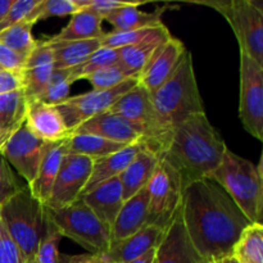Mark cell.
Listing matches in <instances>:
<instances>
[{"label": "cell", "mask_w": 263, "mask_h": 263, "mask_svg": "<svg viewBox=\"0 0 263 263\" xmlns=\"http://www.w3.org/2000/svg\"><path fill=\"white\" fill-rule=\"evenodd\" d=\"M0 228H2V222H0Z\"/></svg>", "instance_id": "cell-50"}, {"label": "cell", "mask_w": 263, "mask_h": 263, "mask_svg": "<svg viewBox=\"0 0 263 263\" xmlns=\"http://www.w3.org/2000/svg\"><path fill=\"white\" fill-rule=\"evenodd\" d=\"M143 148V143L139 141V143L125 146V148L116 152V153L92 161L91 175H90V179L89 181H87L82 194L86 193L87 190L95 187L97 185L107 181V180L120 176V175L125 171L126 167L130 164V162L133 161L134 157H135ZM81 195H80V197H81Z\"/></svg>", "instance_id": "cell-23"}, {"label": "cell", "mask_w": 263, "mask_h": 263, "mask_svg": "<svg viewBox=\"0 0 263 263\" xmlns=\"http://www.w3.org/2000/svg\"><path fill=\"white\" fill-rule=\"evenodd\" d=\"M25 263H36V261H35V259H32V261H27V262H25Z\"/></svg>", "instance_id": "cell-49"}, {"label": "cell", "mask_w": 263, "mask_h": 263, "mask_svg": "<svg viewBox=\"0 0 263 263\" xmlns=\"http://www.w3.org/2000/svg\"><path fill=\"white\" fill-rule=\"evenodd\" d=\"M72 263H100L99 258L95 254H80V256H72Z\"/></svg>", "instance_id": "cell-45"}, {"label": "cell", "mask_w": 263, "mask_h": 263, "mask_svg": "<svg viewBox=\"0 0 263 263\" xmlns=\"http://www.w3.org/2000/svg\"><path fill=\"white\" fill-rule=\"evenodd\" d=\"M163 231L156 226H144L128 238L112 241L104 253L98 258L102 263H130L156 248Z\"/></svg>", "instance_id": "cell-18"}, {"label": "cell", "mask_w": 263, "mask_h": 263, "mask_svg": "<svg viewBox=\"0 0 263 263\" xmlns=\"http://www.w3.org/2000/svg\"><path fill=\"white\" fill-rule=\"evenodd\" d=\"M25 89L22 71H0V95Z\"/></svg>", "instance_id": "cell-43"}, {"label": "cell", "mask_w": 263, "mask_h": 263, "mask_svg": "<svg viewBox=\"0 0 263 263\" xmlns=\"http://www.w3.org/2000/svg\"><path fill=\"white\" fill-rule=\"evenodd\" d=\"M71 85L68 69H54L40 100L50 105L62 104L71 97Z\"/></svg>", "instance_id": "cell-37"}, {"label": "cell", "mask_w": 263, "mask_h": 263, "mask_svg": "<svg viewBox=\"0 0 263 263\" xmlns=\"http://www.w3.org/2000/svg\"><path fill=\"white\" fill-rule=\"evenodd\" d=\"M228 149L205 113H199L172 130L168 145L159 159L167 162L179 174L185 187L212 176Z\"/></svg>", "instance_id": "cell-2"}, {"label": "cell", "mask_w": 263, "mask_h": 263, "mask_svg": "<svg viewBox=\"0 0 263 263\" xmlns=\"http://www.w3.org/2000/svg\"><path fill=\"white\" fill-rule=\"evenodd\" d=\"M100 263H102V262H100Z\"/></svg>", "instance_id": "cell-52"}, {"label": "cell", "mask_w": 263, "mask_h": 263, "mask_svg": "<svg viewBox=\"0 0 263 263\" xmlns=\"http://www.w3.org/2000/svg\"><path fill=\"white\" fill-rule=\"evenodd\" d=\"M131 79L134 77H131L117 62L116 64L104 67V68L94 72L86 80L91 82L92 90H107L120 86L121 84Z\"/></svg>", "instance_id": "cell-38"}, {"label": "cell", "mask_w": 263, "mask_h": 263, "mask_svg": "<svg viewBox=\"0 0 263 263\" xmlns=\"http://www.w3.org/2000/svg\"><path fill=\"white\" fill-rule=\"evenodd\" d=\"M185 51L186 48L184 43L171 36L168 40L162 43L151 57L145 68L139 74V84L149 94H153L174 73Z\"/></svg>", "instance_id": "cell-14"}, {"label": "cell", "mask_w": 263, "mask_h": 263, "mask_svg": "<svg viewBox=\"0 0 263 263\" xmlns=\"http://www.w3.org/2000/svg\"><path fill=\"white\" fill-rule=\"evenodd\" d=\"M77 13L73 0H39L26 20L32 25L50 17H66Z\"/></svg>", "instance_id": "cell-36"}, {"label": "cell", "mask_w": 263, "mask_h": 263, "mask_svg": "<svg viewBox=\"0 0 263 263\" xmlns=\"http://www.w3.org/2000/svg\"><path fill=\"white\" fill-rule=\"evenodd\" d=\"M39 0H13L7 15L0 21V32L21 21L26 20L36 7Z\"/></svg>", "instance_id": "cell-40"}, {"label": "cell", "mask_w": 263, "mask_h": 263, "mask_svg": "<svg viewBox=\"0 0 263 263\" xmlns=\"http://www.w3.org/2000/svg\"><path fill=\"white\" fill-rule=\"evenodd\" d=\"M0 71H2V68H0Z\"/></svg>", "instance_id": "cell-51"}, {"label": "cell", "mask_w": 263, "mask_h": 263, "mask_svg": "<svg viewBox=\"0 0 263 263\" xmlns=\"http://www.w3.org/2000/svg\"><path fill=\"white\" fill-rule=\"evenodd\" d=\"M32 27L33 25L27 20L21 21L0 32V43L27 59L37 44L32 36Z\"/></svg>", "instance_id": "cell-32"}, {"label": "cell", "mask_w": 263, "mask_h": 263, "mask_svg": "<svg viewBox=\"0 0 263 263\" xmlns=\"http://www.w3.org/2000/svg\"><path fill=\"white\" fill-rule=\"evenodd\" d=\"M180 213L190 241L210 263L231 256L241 233L251 225L230 195L211 177L184 187Z\"/></svg>", "instance_id": "cell-1"}, {"label": "cell", "mask_w": 263, "mask_h": 263, "mask_svg": "<svg viewBox=\"0 0 263 263\" xmlns=\"http://www.w3.org/2000/svg\"><path fill=\"white\" fill-rule=\"evenodd\" d=\"M181 179L179 174L163 159H159L148 184L149 204L146 226L166 230L180 212L182 200Z\"/></svg>", "instance_id": "cell-9"}, {"label": "cell", "mask_w": 263, "mask_h": 263, "mask_svg": "<svg viewBox=\"0 0 263 263\" xmlns=\"http://www.w3.org/2000/svg\"><path fill=\"white\" fill-rule=\"evenodd\" d=\"M92 159L79 154H64L46 207H67L80 198L90 179Z\"/></svg>", "instance_id": "cell-12"}, {"label": "cell", "mask_w": 263, "mask_h": 263, "mask_svg": "<svg viewBox=\"0 0 263 263\" xmlns=\"http://www.w3.org/2000/svg\"><path fill=\"white\" fill-rule=\"evenodd\" d=\"M23 187L15 175L13 174L10 164L0 154V205L7 202L10 197Z\"/></svg>", "instance_id": "cell-39"}, {"label": "cell", "mask_w": 263, "mask_h": 263, "mask_svg": "<svg viewBox=\"0 0 263 263\" xmlns=\"http://www.w3.org/2000/svg\"><path fill=\"white\" fill-rule=\"evenodd\" d=\"M79 199H81L103 223L112 228L123 204L120 179L113 177L107 180L92 189L87 190Z\"/></svg>", "instance_id": "cell-20"}, {"label": "cell", "mask_w": 263, "mask_h": 263, "mask_svg": "<svg viewBox=\"0 0 263 263\" xmlns=\"http://www.w3.org/2000/svg\"><path fill=\"white\" fill-rule=\"evenodd\" d=\"M0 263H25L20 249L9 238L3 225L0 228Z\"/></svg>", "instance_id": "cell-42"}, {"label": "cell", "mask_w": 263, "mask_h": 263, "mask_svg": "<svg viewBox=\"0 0 263 263\" xmlns=\"http://www.w3.org/2000/svg\"><path fill=\"white\" fill-rule=\"evenodd\" d=\"M154 256H156V248L151 249V251L146 252L145 254H143V256L139 257V258H136L135 261L130 263H153Z\"/></svg>", "instance_id": "cell-46"}, {"label": "cell", "mask_w": 263, "mask_h": 263, "mask_svg": "<svg viewBox=\"0 0 263 263\" xmlns=\"http://www.w3.org/2000/svg\"><path fill=\"white\" fill-rule=\"evenodd\" d=\"M225 17L238 39L240 51L263 67V7L256 0L199 2Z\"/></svg>", "instance_id": "cell-8"}, {"label": "cell", "mask_w": 263, "mask_h": 263, "mask_svg": "<svg viewBox=\"0 0 263 263\" xmlns=\"http://www.w3.org/2000/svg\"><path fill=\"white\" fill-rule=\"evenodd\" d=\"M239 117L253 138L263 140V67L240 51Z\"/></svg>", "instance_id": "cell-10"}, {"label": "cell", "mask_w": 263, "mask_h": 263, "mask_svg": "<svg viewBox=\"0 0 263 263\" xmlns=\"http://www.w3.org/2000/svg\"><path fill=\"white\" fill-rule=\"evenodd\" d=\"M13 0H0V21L7 15L8 10H9L10 5H12Z\"/></svg>", "instance_id": "cell-47"}, {"label": "cell", "mask_w": 263, "mask_h": 263, "mask_svg": "<svg viewBox=\"0 0 263 263\" xmlns=\"http://www.w3.org/2000/svg\"><path fill=\"white\" fill-rule=\"evenodd\" d=\"M103 18L92 13L91 10H80L72 15L68 25L51 39L59 41L73 40H95L104 36L102 23Z\"/></svg>", "instance_id": "cell-29"}, {"label": "cell", "mask_w": 263, "mask_h": 263, "mask_svg": "<svg viewBox=\"0 0 263 263\" xmlns=\"http://www.w3.org/2000/svg\"><path fill=\"white\" fill-rule=\"evenodd\" d=\"M168 28L161 23L154 27H145L139 28V30L134 31H126V32H116L112 31L109 33H104L103 37H100V45L103 48H110V49H120L123 46L134 45L140 41L145 40V39L151 37V36L158 35V33L166 32Z\"/></svg>", "instance_id": "cell-34"}, {"label": "cell", "mask_w": 263, "mask_h": 263, "mask_svg": "<svg viewBox=\"0 0 263 263\" xmlns=\"http://www.w3.org/2000/svg\"><path fill=\"white\" fill-rule=\"evenodd\" d=\"M25 126L33 136L48 143L63 141L71 134L55 105L37 99L28 102Z\"/></svg>", "instance_id": "cell-16"}, {"label": "cell", "mask_w": 263, "mask_h": 263, "mask_svg": "<svg viewBox=\"0 0 263 263\" xmlns=\"http://www.w3.org/2000/svg\"><path fill=\"white\" fill-rule=\"evenodd\" d=\"M138 79H131L120 86L107 90H91L81 95L69 97L66 102L55 105L61 113L69 133L79 127L81 123L98 115L108 112L109 108L138 84ZM71 135V134H69Z\"/></svg>", "instance_id": "cell-11"}, {"label": "cell", "mask_w": 263, "mask_h": 263, "mask_svg": "<svg viewBox=\"0 0 263 263\" xmlns=\"http://www.w3.org/2000/svg\"><path fill=\"white\" fill-rule=\"evenodd\" d=\"M64 154H67L64 140L54 143L50 146V149L46 152L33 181L30 185H27L31 195L45 205L48 203L49 197H50L51 187L55 181L57 174L59 171Z\"/></svg>", "instance_id": "cell-24"}, {"label": "cell", "mask_w": 263, "mask_h": 263, "mask_svg": "<svg viewBox=\"0 0 263 263\" xmlns=\"http://www.w3.org/2000/svg\"><path fill=\"white\" fill-rule=\"evenodd\" d=\"M53 71L54 58L50 45L46 40L37 41L22 69L25 92L28 102L41 99Z\"/></svg>", "instance_id": "cell-17"}, {"label": "cell", "mask_w": 263, "mask_h": 263, "mask_svg": "<svg viewBox=\"0 0 263 263\" xmlns=\"http://www.w3.org/2000/svg\"><path fill=\"white\" fill-rule=\"evenodd\" d=\"M158 162V156L148 151L145 146L134 157L125 171L118 176L121 186H122L123 202L148 186Z\"/></svg>", "instance_id": "cell-22"}, {"label": "cell", "mask_w": 263, "mask_h": 263, "mask_svg": "<svg viewBox=\"0 0 263 263\" xmlns=\"http://www.w3.org/2000/svg\"><path fill=\"white\" fill-rule=\"evenodd\" d=\"M27 109L25 89L0 95V151L10 136L25 125Z\"/></svg>", "instance_id": "cell-25"}, {"label": "cell", "mask_w": 263, "mask_h": 263, "mask_svg": "<svg viewBox=\"0 0 263 263\" xmlns=\"http://www.w3.org/2000/svg\"><path fill=\"white\" fill-rule=\"evenodd\" d=\"M171 36V32L166 31V32L151 36V37L145 39V40L140 41V43L134 44V45L123 46V48L117 49L118 63L131 77L139 79V74L145 68L149 59L153 55L154 51L157 50V48L162 43L168 40Z\"/></svg>", "instance_id": "cell-27"}, {"label": "cell", "mask_w": 263, "mask_h": 263, "mask_svg": "<svg viewBox=\"0 0 263 263\" xmlns=\"http://www.w3.org/2000/svg\"><path fill=\"white\" fill-rule=\"evenodd\" d=\"M153 263H210L198 253L190 241L180 212L162 234L156 247Z\"/></svg>", "instance_id": "cell-15"}, {"label": "cell", "mask_w": 263, "mask_h": 263, "mask_svg": "<svg viewBox=\"0 0 263 263\" xmlns=\"http://www.w3.org/2000/svg\"><path fill=\"white\" fill-rule=\"evenodd\" d=\"M73 3L77 8V12L84 9L91 10L92 13L104 20L112 12L125 7L128 2H121V0H73Z\"/></svg>", "instance_id": "cell-41"}, {"label": "cell", "mask_w": 263, "mask_h": 263, "mask_svg": "<svg viewBox=\"0 0 263 263\" xmlns=\"http://www.w3.org/2000/svg\"><path fill=\"white\" fill-rule=\"evenodd\" d=\"M71 134H90L123 145H131L141 141V135L128 121L109 112H104L85 121Z\"/></svg>", "instance_id": "cell-19"}, {"label": "cell", "mask_w": 263, "mask_h": 263, "mask_svg": "<svg viewBox=\"0 0 263 263\" xmlns=\"http://www.w3.org/2000/svg\"><path fill=\"white\" fill-rule=\"evenodd\" d=\"M211 179L230 195L251 223L263 225V175L253 162L228 149Z\"/></svg>", "instance_id": "cell-5"}, {"label": "cell", "mask_w": 263, "mask_h": 263, "mask_svg": "<svg viewBox=\"0 0 263 263\" xmlns=\"http://www.w3.org/2000/svg\"><path fill=\"white\" fill-rule=\"evenodd\" d=\"M143 4L140 2H128L125 7L115 10L109 15L104 18V21H108L116 32H126V31L139 30V28L145 27H154V26L161 25L162 15L164 10L168 7L157 8L154 12H143L139 9V7Z\"/></svg>", "instance_id": "cell-26"}, {"label": "cell", "mask_w": 263, "mask_h": 263, "mask_svg": "<svg viewBox=\"0 0 263 263\" xmlns=\"http://www.w3.org/2000/svg\"><path fill=\"white\" fill-rule=\"evenodd\" d=\"M0 222L25 262L35 259L48 228L46 205L36 200L27 186H23L0 205Z\"/></svg>", "instance_id": "cell-4"}, {"label": "cell", "mask_w": 263, "mask_h": 263, "mask_svg": "<svg viewBox=\"0 0 263 263\" xmlns=\"http://www.w3.org/2000/svg\"><path fill=\"white\" fill-rule=\"evenodd\" d=\"M151 100L159 123L170 134L192 116L205 113L189 50L185 51L167 81L151 94Z\"/></svg>", "instance_id": "cell-3"}, {"label": "cell", "mask_w": 263, "mask_h": 263, "mask_svg": "<svg viewBox=\"0 0 263 263\" xmlns=\"http://www.w3.org/2000/svg\"><path fill=\"white\" fill-rule=\"evenodd\" d=\"M50 45L54 58V69H69L84 63L91 54L102 48L100 39L95 40L59 41L46 40Z\"/></svg>", "instance_id": "cell-28"}, {"label": "cell", "mask_w": 263, "mask_h": 263, "mask_svg": "<svg viewBox=\"0 0 263 263\" xmlns=\"http://www.w3.org/2000/svg\"><path fill=\"white\" fill-rule=\"evenodd\" d=\"M67 154H79L87 158L99 159L102 157L109 156L121 151L125 146L123 144L115 143L99 136L90 135V134H71L64 140Z\"/></svg>", "instance_id": "cell-30"}, {"label": "cell", "mask_w": 263, "mask_h": 263, "mask_svg": "<svg viewBox=\"0 0 263 263\" xmlns=\"http://www.w3.org/2000/svg\"><path fill=\"white\" fill-rule=\"evenodd\" d=\"M46 217L62 236L73 240L90 254L99 256L109 247L110 228L103 223L81 199L57 210L46 207Z\"/></svg>", "instance_id": "cell-6"}, {"label": "cell", "mask_w": 263, "mask_h": 263, "mask_svg": "<svg viewBox=\"0 0 263 263\" xmlns=\"http://www.w3.org/2000/svg\"><path fill=\"white\" fill-rule=\"evenodd\" d=\"M54 143H48L33 136L23 125L4 144L0 154L12 164L17 174L30 185L35 179L37 170L46 152Z\"/></svg>", "instance_id": "cell-13"}, {"label": "cell", "mask_w": 263, "mask_h": 263, "mask_svg": "<svg viewBox=\"0 0 263 263\" xmlns=\"http://www.w3.org/2000/svg\"><path fill=\"white\" fill-rule=\"evenodd\" d=\"M108 112L128 121L141 135L143 145L158 158L168 145L172 134L163 130L154 112L151 94L139 82L123 94Z\"/></svg>", "instance_id": "cell-7"}, {"label": "cell", "mask_w": 263, "mask_h": 263, "mask_svg": "<svg viewBox=\"0 0 263 263\" xmlns=\"http://www.w3.org/2000/svg\"><path fill=\"white\" fill-rule=\"evenodd\" d=\"M118 62V50L117 49L110 48H100L95 51L94 54L89 57L84 63L79 64V66L69 68V81L71 84L79 81V80L87 79L90 74L94 72L99 71V69L104 68V67L112 66Z\"/></svg>", "instance_id": "cell-33"}, {"label": "cell", "mask_w": 263, "mask_h": 263, "mask_svg": "<svg viewBox=\"0 0 263 263\" xmlns=\"http://www.w3.org/2000/svg\"><path fill=\"white\" fill-rule=\"evenodd\" d=\"M26 61L27 59L0 43V68L7 71H22Z\"/></svg>", "instance_id": "cell-44"}, {"label": "cell", "mask_w": 263, "mask_h": 263, "mask_svg": "<svg viewBox=\"0 0 263 263\" xmlns=\"http://www.w3.org/2000/svg\"><path fill=\"white\" fill-rule=\"evenodd\" d=\"M231 256L239 263H263V225L251 223L241 233Z\"/></svg>", "instance_id": "cell-31"}, {"label": "cell", "mask_w": 263, "mask_h": 263, "mask_svg": "<svg viewBox=\"0 0 263 263\" xmlns=\"http://www.w3.org/2000/svg\"><path fill=\"white\" fill-rule=\"evenodd\" d=\"M215 263H239V262L236 261L233 256H228V257H225V258L220 259V261H217Z\"/></svg>", "instance_id": "cell-48"}, {"label": "cell", "mask_w": 263, "mask_h": 263, "mask_svg": "<svg viewBox=\"0 0 263 263\" xmlns=\"http://www.w3.org/2000/svg\"><path fill=\"white\" fill-rule=\"evenodd\" d=\"M63 236L48 221L46 233L39 246L36 253V263H72V256H67L59 251V243Z\"/></svg>", "instance_id": "cell-35"}, {"label": "cell", "mask_w": 263, "mask_h": 263, "mask_svg": "<svg viewBox=\"0 0 263 263\" xmlns=\"http://www.w3.org/2000/svg\"><path fill=\"white\" fill-rule=\"evenodd\" d=\"M149 193L148 186L125 200L110 228V243L128 238L146 226Z\"/></svg>", "instance_id": "cell-21"}]
</instances>
